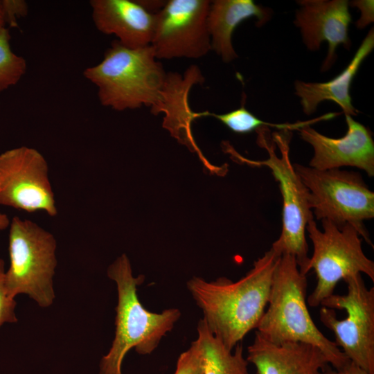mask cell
I'll list each match as a JSON object with an SVG mask.
<instances>
[{"instance_id":"obj_1","label":"cell","mask_w":374,"mask_h":374,"mask_svg":"<svg viewBox=\"0 0 374 374\" xmlns=\"http://www.w3.org/2000/svg\"><path fill=\"white\" fill-rule=\"evenodd\" d=\"M281 256L271 247L235 282L226 277L207 282L195 276L187 282V289L203 312L208 328L227 349L233 350L256 328L267 306Z\"/></svg>"},{"instance_id":"obj_2","label":"cell","mask_w":374,"mask_h":374,"mask_svg":"<svg viewBox=\"0 0 374 374\" xmlns=\"http://www.w3.org/2000/svg\"><path fill=\"white\" fill-rule=\"evenodd\" d=\"M83 75L98 87L100 103L117 111L150 106L156 113L168 105L169 76L151 46L132 48L117 39L103 60Z\"/></svg>"},{"instance_id":"obj_3","label":"cell","mask_w":374,"mask_h":374,"mask_svg":"<svg viewBox=\"0 0 374 374\" xmlns=\"http://www.w3.org/2000/svg\"><path fill=\"white\" fill-rule=\"evenodd\" d=\"M307 278L296 258L282 254L275 269L267 310L256 328L266 340L276 344L301 342L318 348L328 364L340 369L350 360L324 336L314 323L306 303Z\"/></svg>"},{"instance_id":"obj_4","label":"cell","mask_w":374,"mask_h":374,"mask_svg":"<svg viewBox=\"0 0 374 374\" xmlns=\"http://www.w3.org/2000/svg\"><path fill=\"white\" fill-rule=\"evenodd\" d=\"M107 276L117 285L115 337L112 347L100 363V374H122V363L132 348L139 355H150L161 339L170 332L181 317L177 308L161 313L148 311L140 302L137 287L144 276L134 277L130 262L125 254L118 257L107 269Z\"/></svg>"},{"instance_id":"obj_5","label":"cell","mask_w":374,"mask_h":374,"mask_svg":"<svg viewBox=\"0 0 374 374\" xmlns=\"http://www.w3.org/2000/svg\"><path fill=\"white\" fill-rule=\"evenodd\" d=\"M256 130L257 143L267 152L268 158L262 161L239 159L251 166L267 167L278 182L283 198L282 230L271 247L281 254L294 256L299 271L306 275L310 258L305 228L314 215L309 203L308 189L290 161L291 131L276 132L271 136L267 127Z\"/></svg>"},{"instance_id":"obj_6","label":"cell","mask_w":374,"mask_h":374,"mask_svg":"<svg viewBox=\"0 0 374 374\" xmlns=\"http://www.w3.org/2000/svg\"><path fill=\"white\" fill-rule=\"evenodd\" d=\"M9 227L10 267L6 271L8 295L15 299L25 294L39 306H50L55 299V237L37 223L17 216Z\"/></svg>"},{"instance_id":"obj_7","label":"cell","mask_w":374,"mask_h":374,"mask_svg":"<svg viewBox=\"0 0 374 374\" xmlns=\"http://www.w3.org/2000/svg\"><path fill=\"white\" fill-rule=\"evenodd\" d=\"M293 166L308 189L310 206L317 220H327L338 226L350 224L373 246L363 222L374 217V193L362 175L339 168L320 170Z\"/></svg>"},{"instance_id":"obj_8","label":"cell","mask_w":374,"mask_h":374,"mask_svg":"<svg viewBox=\"0 0 374 374\" xmlns=\"http://www.w3.org/2000/svg\"><path fill=\"white\" fill-rule=\"evenodd\" d=\"M321 222L323 231L318 229L314 219L310 220L305 228L313 244L308 271L313 269L317 279L308 298L311 307L320 305L333 294L341 279L364 273L374 281V262L364 254L363 238L357 229L350 224L338 226L327 220Z\"/></svg>"},{"instance_id":"obj_9","label":"cell","mask_w":374,"mask_h":374,"mask_svg":"<svg viewBox=\"0 0 374 374\" xmlns=\"http://www.w3.org/2000/svg\"><path fill=\"white\" fill-rule=\"evenodd\" d=\"M344 280L347 293L322 301L320 320L348 359L374 374V287H366L361 274Z\"/></svg>"},{"instance_id":"obj_10","label":"cell","mask_w":374,"mask_h":374,"mask_svg":"<svg viewBox=\"0 0 374 374\" xmlns=\"http://www.w3.org/2000/svg\"><path fill=\"white\" fill-rule=\"evenodd\" d=\"M0 205L57 215L48 166L38 150L21 146L0 154Z\"/></svg>"},{"instance_id":"obj_11","label":"cell","mask_w":374,"mask_h":374,"mask_svg":"<svg viewBox=\"0 0 374 374\" xmlns=\"http://www.w3.org/2000/svg\"><path fill=\"white\" fill-rule=\"evenodd\" d=\"M211 1L169 0L156 13L150 44L157 59L200 58L211 49L207 28Z\"/></svg>"},{"instance_id":"obj_12","label":"cell","mask_w":374,"mask_h":374,"mask_svg":"<svg viewBox=\"0 0 374 374\" xmlns=\"http://www.w3.org/2000/svg\"><path fill=\"white\" fill-rule=\"evenodd\" d=\"M348 130L338 139L324 136L310 125L299 129L303 140L314 149L310 167L320 170L351 166L374 176V142L371 132L351 116L345 115Z\"/></svg>"},{"instance_id":"obj_13","label":"cell","mask_w":374,"mask_h":374,"mask_svg":"<svg viewBox=\"0 0 374 374\" xmlns=\"http://www.w3.org/2000/svg\"><path fill=\"white\" fill-rule=\"evenodd\" d=\"M298 3L301 8L296 12L294 24L300 28L308 48L316 51L323 42L328 44V55L321 67V71H327L336 60L337 47L341 44L347 49L350 47L349 3L346 0H303Z\"/></svg>"},{"instance_id":"obj_14","label":"cell","mask_w":374,"mask_h":374,"mask_svg":"<svg viewBox=\"0 0 374 374\" xmlns=\"http://www.w3.org/2000/svg\"><path fill=\"white\" fill-rule=\"evenodd\" d=\"M92 18L96 28L114 35L125 46H150L156 24V13L147 10L138 1L91 0Z\"/></svg>"},{"instance_id":"obj_15","label":"cell","mask_w":374,"mask_h":374,"mask_svg":"<svg viewBox=\"0 0 374 374\" xmlns=\"http://www.w3.org/2000/svg\"><path fill=\"white\" fill-rule=\"evenodd\" d=\"M257 374H321L329 364L317 347L301 342L273 344L255 332L246 357ZM330 365V364H329Z\"/></svg>"},{"instance_id":"obj_16","label":"cell","mask_w":374,"mask_h":374,"mask_svg":"<svg viewBox=\"0 0 374 374\" xmlns=\"http://www.w3.org/2000/svg\"><path fill=\"white\" fill-rule=\"evenodd\" d=\"M374 48V31L372 28L356 51L348 65L335 78L326 82H295V94L301 98L303 112L310 115L323 100H332L339 105L345 115H357L358 111L352 105L350 89L359 66Z\"/></svg>"},{"instance_id":"obj_17","label":"cell","mask_w":374,"mask_h":374,"mask_svg":"<svg viewBox=\"0 0 374 374\" xmlns=\"http://www.w3.org/2000/svg\"><path fill=\"white\" fill-rule=\"evenodd\" d=\"M255 17L257 26H261L271 17V10L256 4L251 0H215L211 1L207 16V28L211 37V49L224 62L236 57L232 44L235 28L243 21Z\"/></svg>"},{"instance_id":"obj_18","label":"cell","mask_w":374,"mask_h":374,"mask_svg":"<svg viewBox=\"0 0 374 374\" xmlns=\"http://www.w3.org/2000/svg\"><path fill=\"white\" fill-rule=\"evenodd\" d=\"M197 338L193 344L200 356L203 374H249L248 361L244 357L242 345L238 344L233 350L226 348L200 319L197 326Z\"/></svg>"},{"instance_id":"obj_19","label":"cell","mask_w":374,"mask_h":374,"mask_svg":"<svg viewBox=\"0 0 374 374\" xmlns=\"http://www.w3.org/2000/svg\"><path fill=\"white\" fill-rule=\"evenodd\" d=\"M245 96L242 98L241 106L231 112L216 114L210 112L195 113V116H211L225 125L232 132L238 134H246L256 130L262 127H274L282 130H299L305 125L303 121L295 123L274 124L257 118L244 107Z\"/></svg>"},{"instance_id":"obj_20","label":"cell","mask_w":374,"mask_h":374,"mask_svg":"<svg viewBox=\"0 0 374 374\" xmlns=\"http://www.w3.org/2000/svg\"><path fill=\"white\" fill-rule=\"evenodd\" d=\"M10 39L8 28L0 30V93L15 85L26 71V60L12 51Z\"/></svg>"},{"instance_id":"obj_21","label":"cell","mask_w":374,"mask_h":374,"mask_svg":"<svg viewBox=\"0 0 374 374\" xmlns=\"http://www.w3.org/2000/svg\"><path fill=\"white\" fill-rule=\"evenodd\" d=\"M16 301L10 297L6 285L4 261L0 258V327L5 323L17 321L15 313Z\"/></svg>"},{"instance_id":"obj_22","label":"cell","mask_w":374,"mask_h":374,"mask_svg":"<svg viewBox=\"0 0 374 374\" xmlns=\"http://www.w3.org/2000/svg\"><path fill=\"white\" fill-rule=\"evenodd\" d=\"M174 374H203L201 358L193 344L180 354Z\"/></svg>"},{"instance_id":"obj_23","label":"cell","mask_w":374,"mask_h":374,"mask_svg":"<svg viewBox=\"0 0 374 374\" xmlns=\"http://www.w3.org/2000/svg\"><path fill=\"white\" fill-rule=\"evenodd\" d=\"M0 1L5 23L8 24L10 27H17V19L27 15V3L22 0H2Z\"/></svg>"},{"instance_id":"obj_24","label":"cell","mask_w":374,"mask_h":374,"mask_svg":"<svg viewBox=\"0 0 374 374\" xmlns=\"http://www.w3.org/2000/svg\"><path fill=\"white\" fill-rule=\"evenodd\" d=\"M374 1L373 0L353 1L350 5L357 7L361 12L359 19L356 25L359 28H363L374 21Z\"/></svg>"},{"instance_id":"obj_25","label":"cell","mask_w":374,"mask_h":374,"mask_svg":"<svg viewBox=\"0 0 374 374\" xmlns=\"http://www.w3.org/2000/svg\"><path fill=\"white\" fill-rule=\"evenodd\" d=\"M321 374H370L366 371L349 361L344 367L340 369L332 368L328 364L322 371Z\"/></svg>"},{"instance_id":"obj_26","label":"cell","mask_w":374,"mask_h":374,"mask_svg":"<svg viewBox=\"0 0 374 374\" xmlns=\"http://www.w3.org/2000/svg\"><path fill=\"white\" fill-rule=\"evenodd\" d=\"M10 220L8 215L0 212V231L6 229L10 226Z\"/></svg>"},{"instance_id":"obj_27","label":"cell","mask_w":374,"mask_h":374,"mask_svg":"<svg viewBox=\"0 0 374 374\" xmlns=\"http://www.w3.org/2000/svg\"><path fill=\"white\" fill-rule=\"evenodd\" d=\"M5 25H6V23H5L3 13L1 1H0V30L6 28Z\"/></svg>"}]
</instances>
